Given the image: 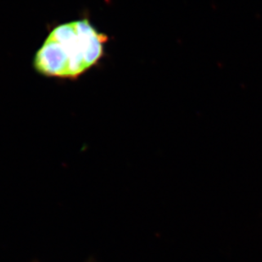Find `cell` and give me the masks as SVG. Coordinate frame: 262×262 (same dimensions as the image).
<instances>
[{
  "label": "cell",
  "instance_id": "1",
  "mask_svg": "<svg viewBox=\"0 0 262 262\" xmlns=\"http://www.w3.org/2000/svg\"><path fill=\"white\" fill-rule=\"evenodd\" d=\"M108 36L89 19L55 27L35 54L33 67L39 74L77 79L104 57Z\"/></svg>",
  "mask_w": 262,
  "mask_h": 262
}]
</instances>
